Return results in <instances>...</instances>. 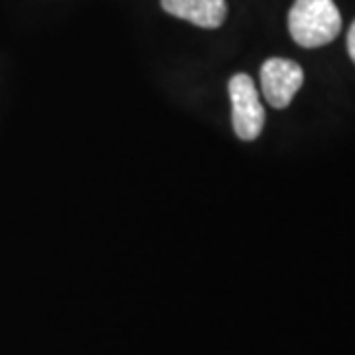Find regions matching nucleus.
<instances>
[{
  "label": "nucleus",
  "instance_id": "f257e3e1",
  "mask_svg": "<svg viewBox=\"0 0 355 355\" xmlns=\"http://www.w3.org/2000/svg\"><path fill=\"white\" fill-rule=\"evenodd\" d=\"M292 40L302 48H320L338 38L342 14L334 0H296L288 12Z\"/></svg>",
  "mask_w": 355,
  "mask_h": 355
},
{
  "label": "nucleus",
  "instance_id": "20e7f679",
  "mask_svg": "<svg viewBox=\"0 0 355 355\" xmlns=\"http://www.w3.org/2000/svg\"><path fill=\"white\" fill-rule=\"evenodd\" d=\"M166 12L205 30H214L227 18L225 0H160Z\"/></svg>",
  "mask_w": 355,
  "mask_h": 355
},
{
  "label": "nucleus",
  "instance_id": "f03ea898",
  "mask_svg": "<svg viewBox=\"0 0 355 355\" xmlns=\"http://www.w3.org/2000/svg\"><path fill=\"white\" fill-rule=\"evenodd\" d=\"M229 97L233 107V128L241 140H254L265 127V109L259 91L247 73H237L229 81Z\"/></svg>",
  "mask_w": 355,
  "mask_h": 355
},
{
  "label": "nucleus",
  "instance_id": "7ed1b4c3",
  "mask_svg": "<svg viewBox=\"0 0 355 355\" xmlns=\"http://www.w3.org/2000/svg\"><path fill=\"white\" fill-rule=\"evenodd\" d=\"M304 83L302 67L282 58H270L261 67V87L266 103L275 109L288 107Z\"/></svg>",
  "mask_w": 355,
  "mask_h": 355
},
{
  "label": "nucleus",
  "instance_id": "39448f33",
  "mask_svg": "<svg viewBox=\"0 0 355 355\" xmlns=\"http://www.w3.org/2000/svg\"><path fill=\"white\" fill-rule=\"evenodd\" d=\"M347 51H349V58L354 60L355 64V20L352 28H349V32H347Z\"/></svg>",
  "mask_w": 355,
  "mask_h": 355
}]
</instances>
